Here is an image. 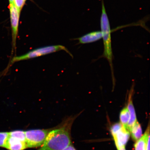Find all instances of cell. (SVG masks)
I'll return each mask as SVG.
<instances>
[{
	"label": "cell",
	"mask_w": 150,
	"mask_h": 150,
	"mask_svg": "<svg viewBox=\"0 0 150 150\" xmlns=\"http://www.w3.org/2000/svg\"><path fill=\"white\" fill-rule=\"evenodd\" d=\"M76 117H67L60 124L52 128L38 150H64L72 144L71 129Z\"/></svg>",
	"instance_id": "6da1fadb"
},
{
	"label": "cell",
	"mask_w": 150,
	"mask_h": 150,
	"mask_svg": "<svg viewBox=\"0 0 150 150\" xmlns=\"http://www.w3.org/2000/svg\"><path fill=\"white\" fill-rule=\"evenodd\" d=\"M101 29L102 34L104 50L103 57L107 59L111 69L113 88L115 85V79L114 75L112 59L113 55L112 47L111 31L107 14L104 6V1L102 0V12L100 18Z\"/></svg>",
	"instance_id": "7a4b0ae2"
},
{
	"label": "cell",
	"mask_w": 150,
	"mask_h": 150,
	"mask_svg": "<svg viewBox=\"0 0 150 150\" xmlns=\"http://www.w3.org/2000/svg\"><path fill=\"white\" fill-rule=\"evenodd\" d=\"M61 50H64L73 57L72 54L64 46L61 45L47 46L35 49L23 55L14 56L11 59L9 67L16 62L34 59Z\"/></svg>",
	"instance_id": "3957f363"
},
{
	"label": "cell",
	"mask_w": 150,
	"mask_h": 150,
	"mask_svg": "<svg viewBox=\"0 0 150 150\" xmlns=\"http://www.w3.org/2000/svg\"><path fill=\"white\" fill-rule=\"evenodd\" d=\"M52 129V128L33 129L25 131V142L27 148L40 147Z\"/></svg>",
	"instance_id": "277c9868"
},
{
	"label": "cell",
	"mask_w": 150,
	"mask_h": 150,
	"mask_svg": "<svg viewBox=\"0 0 150 150\" xmlns=\"http://www.w3.org/2000/svg\"><path fill=\"white\" fill-rule=\"evenodd\" d=\"M9 8L12 30L13 48L16 51V40L17 37L20 12L15 5H9Z\"/></svg>",
	"instance_id": "5b68a950"
},
{
	"label": "cell",
	"mask_w": 150,
	"mask_h": 150,
	"mask_svg": "<svg viewBox=\"0 0 150 150\" xmlns=\"http://www.w3.org/2000/svg\"><path fill=\"white\" fill-rule=\"evenodd\" d=\"M134 83H133L127 96V108L130 113V120L127 125V129L130 132L131 128L137 121L135 110L133 103V96L134 93Z\"/></svg>",
	"instance_id": "8992f818"
},
{
	"label": "cell",
	"mask_w": 150,
	"mask_h": 150,
	"mask_svg": "<svg viewBox=\"0 0 150 150\" xmlns=\"http://www.w3.org/2000/svg\"><path fill=\"white\" fill-rule=\"evenodd\" d=\"M117 148L125 146L130 137V132L122 125L120 128L115 132L112 133Z\"/></svg>",
	"instance_id": "52a82bcc"
},
{
	"label": "cell",
	"mask_w": 150,
	"mask_h": 150,
	"mask_svg": "<svg viewBox=\"0 0 150 150\" xmlns=\"http://www.w3.org/2000/svg\"><path fill=\"white\" fill-rule=\"evenodd\" d=\"M27 148L25 142L8 136L5 149L8 150H24Z\"/></svg>",
	"instance_id": "ba28073f"
},
{
	"label": "cell",
	"mask_w": 150,
	"mask_h": 150,
	"mask_svg": "<svg viewBox=\"0 0 150 150\" xmlns=\"http://www.w3.org/2000/svg\"><path fill=\"white\" fill-rule=\"evenodd\" d=\"M102 38V32L98 31L87 34L77 39L80 44H85L96 42Z\"/></svg>",
	"instance_id": "9c48e42d"
},
{
	"label": "cell",
	"mask_w": 150,
	"mask_h": 150,
	"mask_svg": "<svg viewBox=\"0 0 150 150\" xmlns=\"http://www.w3.org/2000/svg\"><path fill=\"white\" fill-rule=\"evenodd\" d=\"M150 139L149 125L142 137L137 141L135 144V150H146L147 149L148 140Z\"/></svg>",
	"instance_id": "30bf717a"
},
{
	"label": "cell",
	"mask_w": 150,
	"mask_h": 150,
	"mask_svg": "<svg viewBox=\"0 0 150 150\" xmlns=\"http://www.w3.org/2000/svg\"><path fill=\"white\" fill-rule=\"evenodd\" d=\"M133 139L135 141L138 140L142 136V130L141 126L138 121L134 124L130 131Z\"/></svg>",
	"instance_id": "8fae6325"
},
{
	"label": "cell",
	"mask_w": 150,
	"mask_h": 150,
	"mask_svg": "<svg viewBox=\"0 0 150 150\" xmlns=\"http://www.w3.org/2000/svg\"><path fill=\"white\" fill-rule=\"evenodd\" d=\"M130 115L127 106L123 108L120 113V119L121 124L127 129V125L130 120Z\"/></svg>",
	"instance_id": "7c38bea8"
},
{
	"label": "cell",
	"mask_w": 150,
	"mask_h": 150,
	"mask_svg": "<svg viewBox=\"0 0 150 150\" xmlns=\"http://www.w3.org/2000/svg\"><path fill=\"white\" fill-rule=\"evenodd\" d=\"M9 136L25 142V131L21 130L11 131L9 132Z\"/></svg>",
	"instance_id": "4fadbf2b"
},
{
	"label": "cell",
	"mask_w": 150,
	"mask_h": 150,
	"mask_svg": "<svg viewBox=\"0 0 150 150\" xmlns=\"http://www.w3.org/2000/svg\"><path fill=\"white\" fill-rule=\"evenodd\" d=\"M9 132H0V147L5 148Z\"/></svg>",
	"instance_id": "5bb4252c"
},
{
	"label": "cell",
	"mask_w": 150,
	"mask_h": 150,
	"mask_svg": "<svg viewBox=\"0 0 150 150\" xmlns=\"http://www.w3.org/2000/svg\"><path fill=\"white\" fill-rule=\"evenodd\" d=\"M25 1L26 0H14V4L20 12Z\"/></svg>",
	"instance_id": "9a60e30c"
},
{
	"label": "cell",
	"mask_w": 150,
	"mask_h": 150,
	"mask_svg": "<svg viewBox=\"0 0 150 150\" xmlns=\"http://www.w3.org/2000/svg\"><path fill=\"white\" fill-rule=\"evenodd\" d=\"M64 150H76V149H75L74 146L71 144V145L69 146L68 147L66 148Z\"/></svg>",
	"instance_id": "2e32d148"
},
{
	"label": "cell",
	"mask_w": 150,
	"mask_h": 150,
	"mask_svg": "<svg viewBox=\"0 0 150 150\" xmlns=\"http://www.w3.org/2000/svg\"><path fill=\"white\" fill-rule=\"evenodd\" d=\"M117 150H126L125 148V146H122L117 148Z\"/></svg>",
	"instance_id": "e0dca14e"
},
{
	"label": "cell",
	"mask_w": 150,
	"mask_h": 150,
	"mask_svg": "<svg viewBox=\"0 0 150 150\" xmlns=\"http://www.w3.org/2000/svg\"><path fill=\"white\" fill-rule=\"evenodd\" d=\"M146 150H150V139L148 140L147 149Z\"/></svg>",
	"instance_id": "ac0fdd59"
},
{
	"label": "cell",
	"mask_w": 150,
	"mask_h": 150,
	"mask_svg": "<svg viewBox=\"0 0 150 150\" xmlns=\"http://www.w3.org/2000/svg\"><path fill=\"white\" fill-rule=\"evenodd\" d=\"M9 4L15 5L14 3V0H9Z\"/></svg>",
	"instance_id": "d6986e66"
}]
</instances>
